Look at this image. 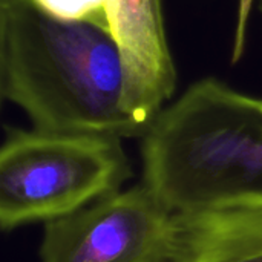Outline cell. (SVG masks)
<instances>
[{"instance_id": "obj_1", "label": "cell", "mask_w": 262, "mask_h": 262, "mask_svg": "<svg viewBox=\"0 0 262 262\" xmlns=\"http://www.w3.org/2000/svg\"><path fill=\"white\" fill-rule=\"evenodd\" d=\"M0 92L35 129L144 137L126 104V68L109 26L64 20L37 0H0Z\"/></svg>"}, {"instance_id": "obj_2", "label": "cell", "mask_w": 262, "mask_h": 262, "mask_svg": "<svg viewBox=\"0 0 262 262\" xmlns=\"http://www.w3.org/2000/svg\"><path fill=\"white\" fill-rule=\"evenodd\" d=\"M141 160L173 215L262 207V97L200 80L157 115Z\"/></svg>"}, {"instance_id": "obj_3", "label": "cell", "mask_w": 262, "mask_h": 262, "mask_svg": "<svg viewBox=\"0 0 262 262\" xmlns=\"http://www.w3.org/2000/svg\"><path fill=\"white\" fill-rule=\"evenodd\" d=\"M132 177L121 138L8 127L0 149V226L49 223L121 190Z\"/></svg>"}, {"instance_id": "obj_4", "label": "cell", "mask_w": 262, "mask_h": 262, "mask_svg": "<svg viewBox=\"0 0 262 262\" xmlns=\"http://www.w3.org/2000/svg\"><path fill=\"white\" fill-rule=\"evenodd\" d=\"M175 215L146 184L45 224L40 262H167Z\"/></svg>"}, {"instance_id": "obj_5", "label": "cell", "mask_w": 262, "mask_h": 262, "mask_svg": "<svg viewBox=\"0 0 262 262\" xmlns=\"http://www.w3.org/2000/svg\"><path fill=\"white\" fill-rule=\"evenodd\" d=\"M109 28L126 68V104L149 130L177 84L161 0H111Z\"/></svg>"}, {"instance_id": "obj_6", "label": "cell", "mask_w": 262, "mask_h": 262, "mask_svg": "<svg viewBox=\"0 0 262 262\" xmlns=\"http://www.w3.org/2000/svg\"><path fill=\"white\" fill-rule=\"evenodd\" d=\"M167 262H262V207L175 215Z\"/></svg>"}, {"instance_id": "obj_7", "label": "cell", "mask_w": 262, "mask_h": 262, "mask_svg": "<svg viewBox=\"0 0 262 262\" xmlns=\"http://www.w3.org/2000/svg\"><path fill=\"white\" fill-rule=\"evenodd\" d=\"M111 0H37L48 12L64 20H91L109 26L107 8ZM111 29V28H109Z\"/></svg>"}, {"instance_id": "obj_8", "label": "cell", "mask_w": 262, "mask_h": 262, "mask_svg": "<svg viewBox=\"0 0 262 262\" xmlns=\"http://www.w3.org/2000/svg\"><path fill=\"white\" fill-rule=\"evenodd\" d=\"M249 5H250V0H243V3H241V23H244V18L249 11Z\"/></svg>"}]
</instances>
